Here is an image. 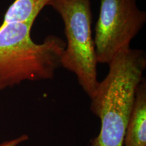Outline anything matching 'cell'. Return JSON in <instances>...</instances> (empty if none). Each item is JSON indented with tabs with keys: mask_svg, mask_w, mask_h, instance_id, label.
Wrapping results in <instances>:
<instances>
[{
	"mask_svg": "<svg viewBox=\"0 0 146 146\" xmlns=\"http://www.w3.org/2000/svg\"><path fill=\"white\" fill-rule=\"evenodd\" d=\"M108 66V73L90 98V110L100 118L101 126L89 146H123L137 89L146 68L145 53L139 49H125Z\"/></svg>",
	"mask_w": 146,
	"mask_h": 146,
	"instance_id": "1",
	"label": "cell"
},
{
	"mask_svg": "<svg viewBox=\"0 0 146 146\" xmlns=\"http://www.w3.org/2000/svg\"><path fill=\"white\" fill-rule=\"evenodd\" d=\"M33 25H0V91L25 81L52 79L61 66L66 42L50 35L35 43L31 35Z\"/></svg>",
	"mask_w": 146,
	"mask_h": 146,
	"instance_id": "2",
	"label": "cell"
},
{
	"mask_svg": "<svg viewBox=\"0 0 146 146\" xmlns=\"http://www.w3.org/2000/svg\"><path fill=\"white\" fill-rule=\"evenodd\" d=\"M64 25L66 42L60 66L74 73L89 98L98 87L96 50L92 36L91 0H51Z\"/></svg>",
	"mask_w": 146,
	"mask_h": 146,
	"instance_id": "3",
	"label": "cell"
},
{
	"mask_svg": "<svg viewBox=\"0 0 146 146\" xmlns=\"http://www.w3.org/2000/svg\"><path fill=\"white\" fill-rule=\"evenodd\" d=\"M145 22L136 0H101L94 39L98 63L108 64L120 51L130 48Z\"/></svg>",
	"mask_w": 146,
	"mask_h": 146,
	"instance_id": "4",
	"label": "cell"
},
{
	"mask_svg": "<svg viewBox=\"0 0 146 146\" xmlns=\"http://www.w3.org/2000/svg\"><path fill=\"white\" fill-rule=\"evenodd\" d=\"M123 146H146V81L137 89L134 104L124 138Z\"/></svg>",
	"mask_w": 146,
	"mask_h": 146,
	"instance_id": "5",
	"label": "cell"
},
{
	"mask_svg": "<svg viewBox=\"0 0 146 146\" xmlns=\"http://www.w3.org/2000/svg\"><path fill=\"white\" fill-rule=\"evenodd\" d=\"M51 0H15L5 12L1 25L12 23L33 25L36 18Z\"/></svg>",
	"mask_w": 146,
	"mask_h": 146,
	"instance_id": "6",
	"label": "cell"
},
{
	"mask_svg": "<svg viewBox=\"0 0 146 146\" xmlns=\"http://www.w3.org/2000/svg\"><path fill=\"white\" fill-rule=\"evenodd\" d=\"M28 139L29 136L27 134H23L17 138L2 142L0 143V146H17L23 142L27 141Z\"/></svg>",
	"mask_w": 146,
	"mask_h": 146,
	"instance_id": "7",
	"label": "cell"
}]
</instances>
